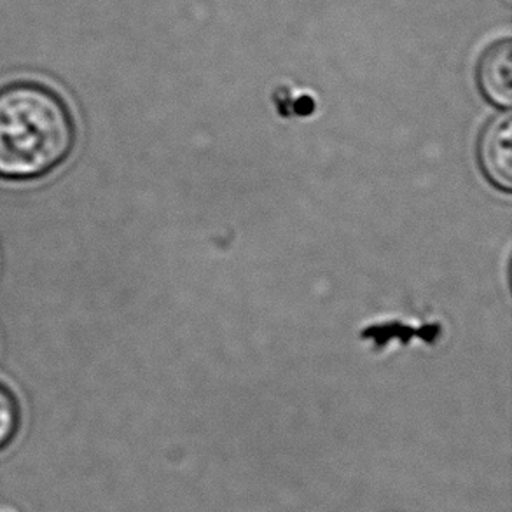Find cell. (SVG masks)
<instances>
[{
  "label": "cell",
  "mask_w": 512,
  "mask_h": 512,
  "mask_svg": "<svg viewBox=\"0 0 512 512\" xmlns=\"http://www.w3.org/2000/svg\"><path fill=\"white\" fill-rule=\"evenodd\" d=\"M76 142V121L56 91L30 81L0 90V180L44 179L69 160Z\"/></svg>",
  "instance_id": "obj_1"
},
{
  "label": "cell",
  "mask_w": 512,
  "mask_h": 512,
  "mask_svg": "<svg viewBox=\"0 0 512 512\" xmlns=\"http://www.w3.org/2000/svg\"><path fill=\"white\" fill-rule=\"evenodd\" d=\"M478 158L486 179L502 191H511L512 119L509 114L495 116L485 126L479 137Z\"/></svg>",
  "instance_id": "obj_2"
},
{
  "label": "cell",
  "mask_w": 512,
  "mask_h": 512,
  "mask_svg": "<svg viewBox=\"0 0 512 512\" xmlns=\"http://www.w3.org/2000/svg\"><path fill=\"white\" fill-rule=\"evenodd\" d=\"M478 84L483 97L499 107L512 104V44L509 39L486 49L478 65Z\"/></svg>",
  "instance_id": "obj_3"
},
{
  "label": "cell",
  "mask_w": 512,
  "mask_h": 512,
  "mask_svg": "<svg viewBox=\"0 0 512 512\" xmlns=\"http://www.w3.org/2000/svg\"><path fill=\"white\" fill-rule=\"evenodd\" d=\"M21 429L20 402L11 388L0 383V453L6 451Z\"/></svg>",
  "instance_id": "obj_4"
}]
</instances>
